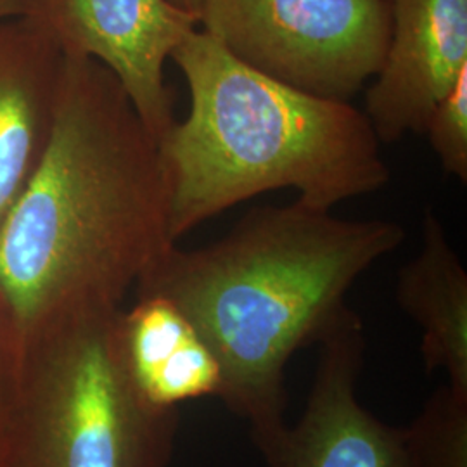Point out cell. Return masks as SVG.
<instances>
[{
  "instance_id": "cell-14",
  "label": "cell",
  "mask_w": 467,
  "mask_h": 467,
  "mask_svg": "<svg viewBox=\"0 0 467 467\" xmlns=\"http://www.w3.org/2000/svg\"><path fill=\"white\" fill-rule=\"evenodd\" d=\"M11 374H13V355L9 350L4 329L0 326V419L4 414V407H5L7 395H9Z\"/></svg>"
},
{
  "instance_id": "cell-11",
  "label": "cell",
  "mask_w": 467,
  "mask_h": 467,
  "mask_svg": "<svg viewBox=\"0 0 467 467\" xmlns=\"http://www.w3.org/2000/svg\"><path fill=\"white\" fill-rule=\"evenodd\" d=\"M397 301L422 331L426 372L443 370L467 393V272L433 212L422 222L420 253L399 274Z\"/></svg>"
},
{
  "instance_id": "cell-6",
  "label": "cell",
  "mask_w": 467,
  "mask_h": 467,
  "mask_svg": "<svg viewBox=\"0 0 467 467\" xmlns=\"http://www.w3.org/2000/svg\"><path fill=\"white\" fill-rule=\"evenodd\" d=\"M21 17L65 57L94 59L109 69L156 140L177 121L163 67L200 28L196 15L170 0H25Z\"/></svg>"
},
{
  "instance_id": "cell-8",
  "label": "cell",
  "mask_w": 467,
  "mask_h": 467,
  "mask_svg": "<svg viewBox=\"0 0 467 467\" xmlns=\"http://www.w3.org/2000/svg\"><path fill=\"white\" fill-rule=\"evenodd\" d=\"M388 2L389 44L364 111L381 144L424 135L436 102L467 69V0Z\"/></svg>"
},
{
  "instance_id": "cell-3",
  "label": "cell",
  "mask_w": 467,
  "mask_h": 467,
  "mask_svg": "<svg viewBox=\"0 0 467 467\" xmlns=\"http://www.w3.org/2000/svg\"><path fill=\"white\" fill-rule=\"evenodd\" d=\"M191 94L184 121L158 140L177 243L202 222L258 194L293 189L333 210L389 182L368 115L244 65L201 28L171 52Z\"/></svg>"
},
{
  "instance_id": "cell-1",
  "label": "cell",
  "mask_w": 467,
  "mask_h": 467,
  "mask_svg": "<svg viewBox=\"0 0 467 467\" xmlns=\"http://www.w3.org/2000/svg\"><path fill=\"white\" fill-rule=\"evenodd\" d=\"M173 244L156 137L109 69L63 56L44 150L0 223L11 355L57 326L121 308Z\"/></svg>"
},
{
  "instance_id": "cell-13",
  "label": "cell",
  "mask_w": 467,
  "mask_h": 467,
  "mask_svg": "<svg viewBox=\"0 0 467 467\" xmlns=\"http://www.w3.org/2000/svg\"><path fill=\"white\" fill-rule=\"evenodd\" d=\"M424 135L447 175L467 181V69L436 102Z\"/></svg>"
},
{
  "instance_id": "cell-2",
  "label": "cell",
  "mask_w": 467,
  "mask_h": 467,
  "mask_svg": "<svg viewBox=\"0 0 467 467\" xmlns=\"http://www.w3.org/2000/svg\"><path fill=\"white\" fill-rule=\"evenodd\" d=\"M405 229L389 220H345L295 201L251 210L231 233L198 250L177 244L135 285L137 298L173 303L215 353L218 400L251 438L285 424V368L348 308L353 284Z\"/></svg>"
},
{
  "instance_id": "cell-15",
  "label": "cell",
  "mask_w": 467,
  "mask_h": 467,
  "mask_svg": "<svg viewBox=\"0 0 467 467\" xmlns=\"http://www.w3.org/2000/svg\"><path fill=\"white\" fill-rule=\"evenodd\" d=\"M25 13V0H0V21L21 17Z\"/></svg>"
},
{
  "instance_id": "cell-9",
  "label": "cell",
  "mask_w": 467,
  "mask_h": 467,
  "mask_svg": "<svg viewBox=\"0 0 467 467\" xmlns=\"http://www.w3.org/2000/svg\"><path fill=\"white\" fill-rule=\"evenodd\" d=\"M63 54L26 17L0 21V223L49 132Z\"/></svg>"
},
{
  "instance_id": "cell-5",
  "label": "cell",
  "mask_w": 467,
  "mask_h": 467,
  "mask_svg": "<svg viewBox=\"0 0 467 467\" xmlns=\"http://www.w3.org/2000/svg\"><path fill=\"white\" fill-rule=\"evenodd\" d=\"M198 17L244 65L347 102L379 73L391 35L388 0H202Z\"/></svg>"
},
{
  "instance_id": "cell-16",
  "label": "cell",
  "mask_w": 467,
  "mask_h": 467,
  "mask_svg": "<svg viewBox=\"0 0 467 467\" xmlns=\"http://www.w3.org/2000/svg\"><path fill=\"white\" fill-rule=\"evenodd\" d=\"M170 2H171V4H175L177 7L184 9V11H189V13L196 15V16H200L201 4H202V0H170ZM198 19H200V17H198Z\"/></svg>"
},
{
  "instance_id": "cell-10",
  "label": "cell",
  "mask_w": 467,
  "mask_h": 467,
  "mask_svg": "<svg viewBox=\"0 0 467 467\" xmlns=\"http://www.w3.org/2000/svg\"><path fill=\"white\" fill-rule=\"evenodd\" d=\"M121 347L140 395L158 409L220 399L222 368L184 314L158 296L139 298L121 314Z\"/></svg>"
},
{
  "instance_id": "cell-4",
  "label": "cell",
  "mask_w": 467,
  "mask_h": 467,
  "mask_svg": "<svg viewBox=\"0 0 467 467\" xmlns=\"http://www.w3.org/2000/svg\"><path fill=\"white\" fill-rule=\"evenodd\" d=\"M121 314L75 318L15 351L0 467H168L179 409H158L137 389Z\"/></svg>"
},
{
  "instance_id": "cell-7",
  "label": "cell",
  "mask_w": 467,
  "mask_h": 467,
  "mask_svg": "<svg viewBox=\"0 0 467 467\" xmlns=\"http://www.w3.org/2000/svg\"><path fill=\"white\" fill-rule=\"evenodd\" d=\"M317 345V368L298 422L253 440L267 466L412 467L403 428L386 424L358 400L362 318L348 306Z\"/></svg>"
},
{
  "instance_id": "cell-12",
  "label": "cell",
  "mask_w": 467,
  "mask_h": 467,
  "mask_svg": "<svg viewBox=\"0 0 467 467\" xmlns=\"http://www.w3.org/2000/svg\"><path fill=\"white\" fill-rule=\"evenodd\" d=\"M412 467H467V393L440 386L403 428Z\"/></svg>"
}]
</instances>
